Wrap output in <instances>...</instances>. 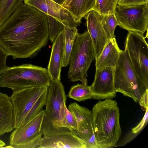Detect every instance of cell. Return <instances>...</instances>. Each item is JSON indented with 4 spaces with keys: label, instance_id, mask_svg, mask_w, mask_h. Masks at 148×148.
Masks as SVG:
<instances>
[{
    "label": "cell",
    "instance_id": "obj_26",
    "mask_svg": "<svg viewBox=\"0 0 148 148\" xmlns=\"http://www.w3.org/2000/svg\"><path fill=\"white\" fill-rule=\"evenodd\" d=\"M64 109L67 124L73 132L77 135V127L75 118L73 114L67 108L66 105Z\"/></svg>",
    "mask_w": 148,
    "mask_h": 148
},
{
    "label": "cell",
    "instance_id": "obj_5",
    "mask_svg": "<svg viewBox=\"0 0 148 148\" xmlns=\"http://www.w3.org/2000/svg\"><path fill=\"white\" fill-rule=\"evenodd\" d=\"M51 82L47 69L30 64L8 68L0 75V87L13 91L37 86L49 87Z\"/></svg>",
    "mask_w": 148,
    "mask_h": 148
},
{
    "label": "cell",
    "instance_id": "obj_13",
    "mask_svg": "<svg viewBox=\"0 0 148 148\" xmlns=\"http://www.w3.org/2000/svg\"><path fill=\"white\" fill-rule=\"evenodd\" d=\"M24 3L51 16L64 26L76 27L81 23L78 22L66 8L52 0H24Z\"/></svg>",
    "mask_w": 148,
    "mask_h": 148
},
{
    "label": "cell",
    "instance_id": "obj_11",
    "mask_svg": "<svg viewBox=\"0 0 148 148\" xmlns=\"http://www.w3.org/2000/svg\"><path fill=\"white\" fill-rule=\"evenodd\" d=\"M68 109L75 118L77 135L87 143L88 148H99L94 134L91 111L76 102L70 103Z\"/></svg>",
    "mask_w": 148,
    "mask_h": 148
},
{
    "label": "cell",
    "instance_id": "obj_8",
    "mask_svg": "<svg viewBox=\"0 0 148 148\" xmlns=\"http://www.w3.org/2000/svg\"><path fill=\"white\" fill-rule=\"evenodd\" d=\"M125 50L136 73L148 86V45L143 34L129 31Z\"/></svg>",
    "mask_w": 148,
    "mask_h": 148
},
{
    "label": "cell",
    "instance_id": "obj_17",
    "mask_svg": "<svg viewBox=\"0 0 148 148\" xmlns=\"http://www.w3.org/2000/svg\"><path fill=\"white\" fill-rule=\"evenodd\" d=\"M14 129V110L10 97L0 91V136Z\"/></svg>",
    "mask_w": 148,
    "mask_h": 148
},
{
    "label": "cell",
    "instance_id": "obj_24",
    "mask_svg": "<svg viewBox=\"0 0 148 148\" xmlns=\"http://www.w3.org/2000/svg\"><path fill=\"white\" fill-rule=\"evenodd\" d=\"M119 0H96L93 10L103 16L107 14H114Z\"/></svg>",
    "mask_w": 148,
    "mask_h": 148
},
{
    "label": "cell",
    "instance_id": "obj_25",
    "mask_svg": "<svg viewBox=\"0 0 148 148\" xmlns=\"http://www.w3.org/2000/svg\"><path fill=\"white\" fill-rule=\"evenodd\" d=\"M47 17L49 29V39L52 43L58 35L64 31V25L61 23L51 16L47 15Z\"/></svg>",
    "mask_w": 148,
    "mask_h": 148
},
{
    "label": "cell",
    "instance_id": "obj_32",
    "mask_svg": "<svg viewBox=\"0 0 148 148\" xmlns=\"http://www.w3.org/2000/svg\"><path fill=\"white\" fill-rule=\"evenodd\" d=\"M72 0H66L64 3L62 5V6L64 7L67 6L71 1Z\"/></svg>",
    "mask_w": 148,
    "mask_h": 148
},
{
    "label": "cell",
    "instance_id": "obj_16",
    "mask_svg": "<svg viewBox=\"0 0 148 148\" xmlns=\"http://www.w3.org/2000/svg\"><path fill=\"white\" fill-rule=\"evenodd\" d=\"M53 42L47 69L51 81H60V74L64 54V31L58 35Z\"/></svg>",
    "mask_w": 148,
    "mask_h": 148
},
{
    "label": "cell",
    "instance_id": "obj_12",
    "mask_svg": "<svg viewBox=\"0 0 148 148\" xmlns=\"http://www.w3.org/2000/svg\"><path fill=\"white\" fill-rule=\"evenodd\" d=\"M115 67L108 66L96 69L94 81L90 86L92 99H111L116 96L114 82Z\"/></svg>",
    "mask_w": 148,
    "mask_h": 148
},
{
    "label": "cell",
    "instance_id": "obj_22",
    "mask_svg": "<svg viewBox=\"0 0 148 148\" xmlns=\"http://www.w3.org/2000/svg\"><path fill=\"white\" fill-rule=\"evenodd\" d=\"M24 0H0V26Z\"/></svg>",
    "mask_w": 148,
    "mask_h": 148
},
{
    "label": "cell",
    "instance_id": "obj_18",
    "mask_svg": "<svg viewBox=\"0 0 148 148\" xmlns=\"http://www.w3.org/2000/svg\"><path fill=\"white\" fill-rule=\"evenodd\" d=\"M122 51L119 48L115 37L109 39L95 60L96 69L108 66L115 67Z\"/></svg>",
    "mask_w": 148,
    "mask_h": 148
},
{
    "label": "cell",
    "instance_id": "obj_4",
    "mask_svg": "<svg viewBox=\"0 0 148 148\" xmlns=\"http://www.w3.org/2000/svg\"><path fill=\"white\" fill-rule=\"evenodd\" d=\"M48 87L37 86L13 91L10 97L13 108L14 129L22 126L42 110Z\"/></svg>",
    "mask_w": 148,
    "mask_h": 148
},
{
    "label": "cell",
    "instance_id": "obj_2",
    "mask_svg": "<svg viewBox=\"0 0 148 148\" xmlns=\"http://www.w3.org/2000/svg\"><path fill=\"white\" fill-rule=\"evenodd\" d=\"M91 112L94 134L99 148L115 146L122 134L116 101L112 99L99 101Z\"/></svg>",
    "mask_w": 148,
    "mask_h": 148
},
{
    "label": "cell",
    "instance_id": "obj_34",
    "mask_svg": "<svg viewBox=\"0 0 148 148\" xmlns=\"http://www.w3.org/2000/svg\"></svg>",
    "mask_w": 148,
    "mask_h": 148
},
{
    "label": "cell",
    "instance_id": "obj_15",
    "mask_svg": "<svg viewBox=\"0 0 148 148\" xmlns=\"http://www.w3.org/2000/svg\"><path fill=\"white\" fill-rule=\"evenodd\" d=\"M40 148H88L87 143L77 134L73 133L44 136Z\"/></svg>",
    "mask_w": 148,
    "mask_h": 148
},
{
    "label": "cell",
    "instance_id": "obj_9",
    "mask_svg": "<svg viewBox=\"0 0 148 148\" xmlns=\"http://www.w3.org/2000/svg\"><path fill=\"white\" fill-rule=\"evenodd\" d=\"M114 14L121 28L144 34L148 30V2L138 5H117Z\"/></svg>",
    "mask_w": 148,
    "mask_h": 148
},
{
    "label": "cell",
    "instance_id": "obj_6",
    "mask_svg": "<svg viewBox=\"0 0 148 148\" xmlns=\"http://www.w3.org/2000/svg\"><path fill=\"white\" fill-rule=\"evenodd\" d=\"M114 82L115 90L138 102L148 91L147 86L137 74L127 51L121 52L115 67Z\"/></svg>",
    "mask_w": 148,
    "mask_h": 148
},
{
    "label": "cell",
    "instance_id": "obj_29",
    "mask_svg": "<svg viewBox=\"0 0 148 148\" xmlns=\"http://www.w3.org/2000/svg\"><path fill=\"white\" fill-rule=\"evenodd\" d=\"M145 111V114L141 121L137 126L132 129V133L134 134L138 133L143 128L144 125L147 123L148 119V108Z\"/></svg>",
    "mask_w": 148,
    "mask_h": 148
},
{
    "label": "cell",
    "instance_id": "obj_1",
    "mask_svg": "<svg viewBox=\"0 0 148 148\" xmlns=\"http://www.w3.org/2000/svg\"><path fill=\"white\" fill-rule=\"evenodd\" d=\"M49 37L47 14L24 3L0 26V46L14 59L34 57Z\"/></svg>",
    "mask_w": 148,
    "mask_h": 148
},
{
    "label": "cell",
    "instance_id": "obj_7",
    "mask_svg": "<svg viewBox=\"0 0 148 148\" xmlns=\"http://www.w3.org/2000/svg\"><path fill=\"white\" fill-rule=\"evenodd\" d=\"M95 59L93 45L88 32L76 35L71 53L68 77L72 82L87 85V71Z\"/></svg>",
    "mask_w": 148,
    "mask_h": 148
},
{
    "label": "cell",
    "instance_id": "obj_21",
    "mask_svg": "<svg viewBox=\"0 0 148 148\" xmlns=\"http://www.w3.org/2000/svg\"><path fill=\"white\" fill-rule=\"evenodd\" d=\"M67 96L79 102L92 99L90 86L82 84L72 86Z\"/></svg>",
    "mask_w": 148,
    "mask_h": 148
},
{
    "label": "cell",
    "instance_id": "obj_14",
    "mask_svg": "<svg viewBox=\"0 0 148 148\" xmlns=\"http://www.w3.org/2000/svg\"><path fill=\"white\" fill-rule=\"evenodd\" d=\"M94 49L95 60L98 58L109 40L103 27L102 16L92 10L84 17Z\"/></svg>",
    "mask_w": 148,
    "mask_h": 148
},
{
    "label": "cell",
    "instance_id": "obj_31",
    "mask_svg": "<svg viewBox=\"0 0 148 148\" xmlns=\"http://www.w3.org/2000/svg\"><path fill=\"white\" fill-rule=\"evenodd\" d=\"M55 2L61 5H63L66 0H53Z\"/></svg>",
    "mask_w": 148,
    "mask_h": 148
},
{
    "label": "cell",
    "instance_id": "obj_28",
    "mask_svg": "<svg viewBox=\"0 0 148 148\" xmlns=\"http://www.w3.org/2000/svg\"><path fill=\"white\" fill-rule=\"evenodd\" d=\"M148 2V0H119L117 5L121 6L138 5Z\"/></svg>",
    "mask_w": 148,
    "mask_h": 148
},
{
    "label": "cell",
    "instance_id": "obj_19",
    "mask_svg": "<svg viewBox=\"0 0 148 148\" xmlns=\"http://www.w3.org/2000/svg\"><path fill=\"white\" fill-rule=\"evenodd\" d=\"M96 0H72L64 7L68 10L79 22L90 11L93 10Z\"/></svg>",
    "mask_w": 148,
    "mask_h": 148
},
{
    "label": "cell",
    "instance_id": "obj_30",
    "mask_svg": "<svg viewBox=\"0 0 148 148\" xmlns=\"http://www.w3.org/2000/svg\"><path fill=\"white\" fill-rule=\"evenodd\" d=\"M148 91H147L143 95L138 103L141 106L142 109L145 111L148 107Z\"/></svg>",
    "mask_w": 148,
    "mask_h": 148
},
{
    "label": "cell",
    "instance_id": "obj_27",
    "mask_svg": "<svg viewBox=\"0 0 148 148\" xmlns=\"http://www.w3.org/2000/svg\"><path fill=\"white\" fill-rule=\"evenodd\" d=\"M8 56L7 52L0 46V75L9 67L6 64L7 58Z\"/></svg>",
    "mask_w": 148,
    "mask_h": 148
},
{
    "label": "cell",
    "instance_id": "obj_23",
    "mask_svg": "<svg viewBox=\"0 0 148 148\" xmlns=\"http://www.w3.org/2000/svg\"><path fill=\"white\" fill-rule=\"evenodd\" d=\"M102 23L108 39L115 38L114 30L119 23L114 14H108L102 16Z\"/></svg>",
    "mask_w": 148,
    "mask_h": 148
},
{
    "label": "cell",
    "instance_id": "obj_20",
    "mask_svg": "<svg viewBox=\"0 0 148 148\" xmlns=\"http://www.w3.org/2000/svg\"><path fill=\"white\" fill-rule=\"evenodd\" d=\"M64 54L62 67H65L69 64L71 53L76 35L78 33L76 27L70 28L64 25Z\"/></svg>",
    "mask_w": 148,
    "mask_h": 148
},
{
    "label": "cell",
    "instance_id": "obj_10",
    "mask_svg": "<svg viewBox=\"0 0 148 148\" xmlns=\"http://www.w3.org/2000/svg\"><path fill=\"white\" fill-rule=\"evenodd\" d=\"M45 110L22 126L14 129L9 138L10 145L12 148H38L42 134L41 130Z\"/></svg>",
    "mask_w": 148,
    "mask_h": 148
},
{
    "label": "cell",
    "instance_id": "obj_3",
    "mask_svg": "<svg viewBox=\"0 0 148 148\" xmlns=\"http://www.w3.org/2000/svg\"><path fill=\"white\" fill-rule=\"evenodd\" d=\"M66 100L64 86L60 81H51L41 128L44 136L74 133L66 123L64 109Z\"/></svg>",
    "mask_w": 148,
    "mask_h": 148
},
{
    "label": "cell",
    "instance_id": "obj_33",
    "mask_svg": "<svg viewBox=\"0 0 148 148\" xmlns=\"http://www.w3.org/2000/svg\"><path fill=\"white\" fill-rule=\"evenodd\" d=\"M5 145V143L0 139V148L3 147Z\"/></svg>",
    "mask_w": 148,
    "mask_h": 148
}]
</instances>
